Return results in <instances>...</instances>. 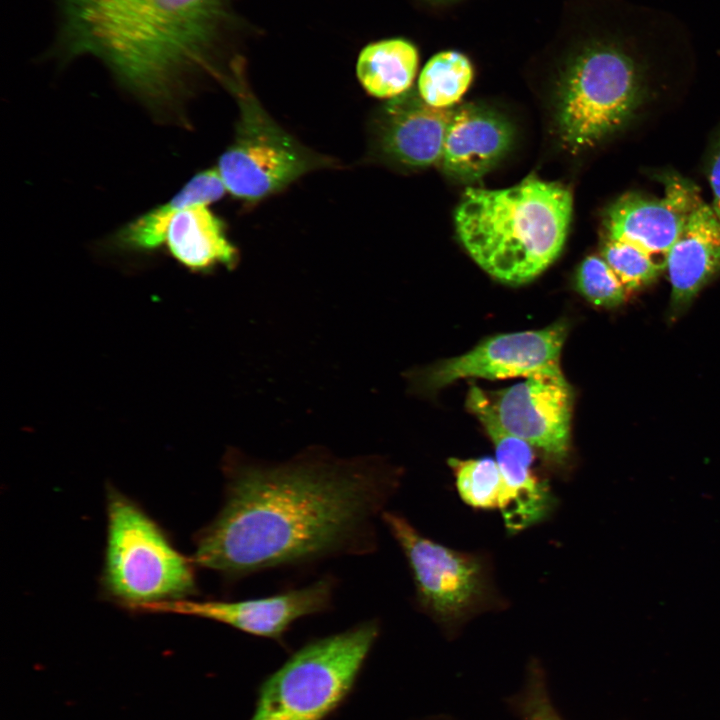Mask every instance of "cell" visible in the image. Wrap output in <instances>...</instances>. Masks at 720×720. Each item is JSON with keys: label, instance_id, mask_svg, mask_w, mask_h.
Segmentation results:
<instances>
[{"label": "cell", "instance_id": "ac0fdd59", "mask_svg": "<svg viewBox=\"0 0 720 720\" xmlns=\"http://www.w3.org/2000/svg\"><path fill=\"white\" fill-rule=\"evenodd\" d=\"M226 187L217 168L195 174L169 201L123 226L114 236L117 247L152 252L165 243L172 217L181 209L219 200Z\"/></svg>", "mask_w": 720, "mask_h": 720}, {"label": "cell", "instance_id": "7402d4cb", "mask_svg": "<svg viewBox=\"0 0 720 720\" xmlns=\"http://www.w3.org/2000/svg\"><path fill=\"white\" fill-rule=\"evenodd\" d=\"M576 289L591 304L614 308L626 301L629 293L602 256L590 255L576 272Z\"/></svg>", "mask_w": 720, "mask_h": 720}, {"label": "cell", "instance_id": "d4e9b609", "mask_svg": "<svg viewBox=\"0 0 720 720\" xmlns=\"http://www.w3.org/2000/svg\"><path fill=\"white\" fill-rule=\"evenodd\" d=\"M708 180L712 189V208L720 219V134L717 137L708 162Z\"/></svg>", "mask_w": 720, "mask_h": 720}, {"label": "cell", "instance_id": "8fae6325", "mask_svg": "<svg viewBox=\"0 0 720 720\" xmlns=\"http://www.w3.org/2000/svg\"><path fill=\"white\" fill-rule=\"evenodd\" d=\"M567 325L556 322L539 330L499 334L485 339L470 351L445 360L425 376L432 389L459 379L476 377L505 379L560 368Z\"/></svg>", "mask_w": 720, "mask_h": 720}, {"label": "cell", "instance_id": "9a60e30c", "mask_svg": "<svg viewBox=\"0 0 720 720\" xmlns=\"http://www.w3.org/2000/svg\"><path fill=\"white\" fill-rule=\"evenodd\" d=\"M513 139L511 123L499 113L473 104L454 108L439 164L456 179H479L504 157Z\"/></svg>", "mask_w": 720, "mask_h": 720}, {"label": "cell", "instance_id": "5bb4252c", "mask_svg": "<svg viewBox=\"0 0 720 720\" xmlns=\"http://www.w3.org/2000/svg\"><path fill=\"white\" fill-rule=\"evenodd\" d=\"M453 112L427 104L418 92L390 99L371 121L372 155L408 168L440 163Z\"/></svg>", "mask_w": 720, "mask_h": 720}, {"label": "cell", "instance_id": "2e32d148", "mask_svg": "<svg viewBox=\"0 0 720 720\" xmlns=\"http://www.w3.org/2000/svg\"><path fill=\"white\" fill-rule=\"evenodd\" d=\"M665 269L675 311L686 307L720 271V219L702 199L672 246Z\"/></svg>", "mask_w": 720, "mask_h": 720}, {"label": "cell", "instance_id": "30bf717a", "mask_svg": "<svg viewBox=\"0 0 720 720\" xmlns=\"http://www.w3.org/2000/svg\"><path fill=\"white\" fill-rule=\"evenodd\" d=\"M335 579L324 576L309 585L274 595L238 601H162L146 605L145 612L175 613L217 621L242 632L278 639L298 619L330 608Z\"/></svg>", "mask_w": 720, "mask_h": 720}, {"label": "cell", "instance_id": "ba28073f", "mask_svg": "<svg viewBox=\"0 0 720 720\" xmlns=\"http://www.w3.org/2000/svg\"><path fill=\"white\" fill-rule=\"evenodd\" d=\"M238 78L239 119L217 169L226 190L246 201L268 197L329 161L281 128Z\"/></svg>", "mask_w": 720, "mask_h": 720}, {"label": "cell", "instance_id": "ffe728a7", "mask_svg": "<svg viewBox=\"0 0 720 720\" xmlns=\"http://www.w3.org/2000/svg\"><path fill=\"white\" fill-rule=\"evenodd\" d=\"M474 77L470 59L456 50H444L425 64L418 80V94L429 105L451 108L468 90Z\"/></svg>", "mask_w": 720, "mask_h": 720}, {"label": "cell", "instance_id": "6da1fadb", "mask_svg": "<svg viewBox=\"0 0 720 720\" xmlns=\"http://www.w3.org/2000/svg\"><path fill=\"white\" fill-rule=\"evenodd\" d=\"M226 480L193 561L231 581L374 551L376 517L399 485L398 473L376 458L312 452L279 464L231 457Z\"/></svg>", "mask_w": 720, "mask_h": 720}, {"label": "cell", "instance_id": "603a6c76", "mask_svg": "<svg viewBox=\"0 0 720 720\" xmlns=\"http://www.w3.org/2000/svg\"><path fill=\"white\" fill-rule=\"evenodd\" d=\"M602 257L629 294L654 281L663 271L642 249L621 240L606 239Z\"/></svg>", "mask_w": 720, "mask_h": 720}, {"label": "cell", "instance_id": "7a4b0ae2", "mask_svg": "<svg viewBox=\"0 0 720 720\" xmlns=\"http://www.w3.org/2000/svg\"><path fill=\"white\" fill-rule=\"evenodd\" d=\"M68 56L101 60L151 106L211 65L232 24L228 0H60Z\"/></svg>", "mask_w": 720, "mask_h": 720}, {"label": "cell", "instance_id": "5b68a950", "mask_svg": "<svg viewBox=\"0 0 720 720\" xmlns=\"http://www.w3.org/2000/svg\"><path fill=\"white\" fill-rule=\"evenodd\" d=\"M108 533L102 582L128 608L179 600L195 590L190 560L131 499L110 489Z\"/></svg>", "mask_w": 720, "mask_h": 720}, {"label": "cell", "instance_id": "277c9868", "mask_svg": "<svg viewBox=\"0 0 720 720\" xmlns=\"http://www.w3.org/2000/svg\"><path fill=\"white\" fill-rule=\"evenodd\" d=\"M564 63L558 82L557 122L572 152L596 146L627 126L645 103L647 73L626 39H583Z\"/></svg>", "mask_w": 720, "mask_h": 720}, {"label": "cell", "instance_id": "9c48e42d", "mask_svg": "<svg viewBox=\"0 0 720 720\" xmlns=\"http://www.w3.org/2000/svg\"><path fill=\"white\" fill-rule=\"evenodd\" d=\"M490 398L501 425L538 449L554 466L567 465L573 393L561 367L533 373Z\"/></svg>", "mask_w": 720, "mask_h": 720}, {"label": "cell", "instance_id": "8992f818", "mask_svg": "<svg viewBox=\"0 0 720 720\" xmlns=\"http://www.w3.org/2000/svg\"><path fill=\"white\" fill-rule=\"evenodd\" d=\"M379 634L376 619L314 640L264 683L251 720H320L342 699Z\"/></svg>", "mask_w": 720, "mask_h": 720}, {"label": "cell", "instance_id": "d6986e66", "mask_svg": "<svg viewBox=\"0 0 720 720\" xmlns=\"http://www.w3.org/2000/svg\"><path fill=\"white\" fill-rule=\"evenodd\" d=\"M418 64L419 52L413 42L390 38L371 43L360 52L356 73L370 95L392 99L410 89Z\"/></svg>", "mask_w": 720, "mask_h": 720}, {"label": "cell", "instance_id": "484cf974", "mask_svg": "<svg viewBox=\"0 0 720 720\" xmlns=\"http://www.w3.org/2000/svg\"><path fill=\"white\" fill-rule=\"evenodd\" d=\"M429 1L435 2V3H447V2H452V1H456V0H429Z\"/></svg>", "mask_w": 720, "mask_h": 720}, {"label": "cell", "instance_id": "3957f363", "mask_svg": "<svg viewBox=\"0 0 720 720\" xmlns=\"http://www.w3.org/2000/svg\"><path fill=\"white\" fill-rule=\"evenodd\" d=\"M573 213L565 185L529 175L503 189L468 187L456 207L457 236L494 279L528 283L560 255Z\"/></svg>", "mask_w": 720, "mask_h": 720}, {"label": "cell", "instance_id": "7c38bea8", "mask_svg": "<svg viewBox=\"0 0 720 720\" xmlns=\"http://www.w3.org/2000/svg\"><path fill=\"white\" fill-rule=\"evenodd\" d=\"M466 407L493 443L506 484V502L500 512L508 532L516 534L546 520L557 504L547 483L533 472L534 448L501 425L490 397L478 386H470Z\"/></svg>", "mask_w": 720, "mask_h": 720}, {"label": "cell", "instance_id": "e0dca14e", "mask_svg": "<svg viewBox=\"0 0 720 720\" xmlns=\"http://www.w3.org/2000/svg\"><path fill=\"white\" fill-rule=\"evenodd\" d=\"M165 243L170 254L193 272H208L218 265L232 269L239 259L223 222L207 205L179 210L170 221Z\"/></svg>", "mask_w": 720, "mask_h": 720}, {"label": "cell", "instance_id": "44dd1931", "mask_svg": "<svg viewBox=\"0 0 720 720\" xmlns=\"http://www.w3.org/2000/svg\"><path fill=\"white\" fill-rule=\"evenodd\" d=\"M448 464L455 477L461 499L477 509H501L506 502V484L496 460L450 458Z\"/></svg>", "mask_w": 720, "mask_h": 720}, {"label": "cell", "instance_id": "52a82bcc", "mask_svg": "<svg viewBox=\"0 0 720 720\" xmlns=\"http://www.w3.org/2000/svg\"><path fill=\"white\" fill-rule=\"evenodd\" d=\"M381 519L405 556L418 607L448 635L472 617L504 607L484 555L437 543L400 514L384 511Z\"/></svg>", "mask_w": 720, "mask_h": 720}, {"label": "cell", "instance_id": "4fadbf2b", "mask_svg": "<svg viewBox=\"0 0 720 720\" xmlns=\"http://www.w3.org/2000/svg\"><path fill=\"white\" fill-rule=\"evenodd\" d=\"M700 199L697 188L680 178L666 182L661 198L624 194L605 214L606 239L635 245L665 270L668 254Z\"/></svg>", "mask_w": 720, "mask_h": 720}, {"label": "cell", "instance_id": "cb8c5ba5", "mask_svg": "<svg viewBox=\"0 0 720 720\" xmlns=\"http://www.w3.org/2000/svg\"><path fill=\"white\" fill-rule=\"evenodd\" d=\"M507 701L521 720H564L550 698L546 674L537 660L530 662L522 689Z\"/></svg>", "mask_w": 720, "mask_h": 720}]
</instances>
